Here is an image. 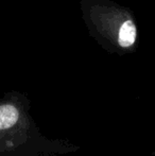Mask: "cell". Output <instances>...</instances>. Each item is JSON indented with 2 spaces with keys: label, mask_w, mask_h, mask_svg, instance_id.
Listing matches in <instances>:
<instances>
[{
  "label": "cell",
  "mask_w": 155,
  "mask_h": 156,
  "mask_svg": "<svg viewBox=\"0 0 155 156\" xmlns=\"http://www.w3.org/2000/svg\"><path fill=\"white\" fill-rule=\"evenodd\" d=\"M136 28L131 20H128L121 26L119 31V45L121 47H131L136 39Z\"/></svg>",
  "instance_id": "obj_1"
}]
</instances>
